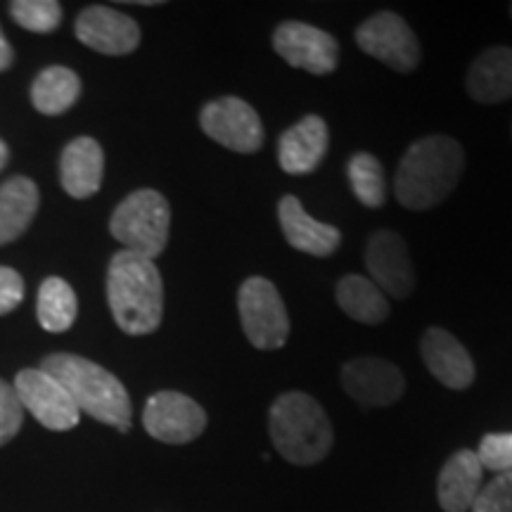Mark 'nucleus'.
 Returning a JSON list of instances; mask_svg holds the SVG:
<instances>
[{"instance_id":"obj_1","label":"nucleus","mask_w":512,"mask_h":512,"mask_svg":"<svg viewBox=\"0 0 512 512\" xmlns=\"http://www.w3.org/2000/svg\"><path fill=\"white\" fill-rule=\"evenodd\" d=\"M465 169L458 140L427 136L408 147L394 176V195L401 207L425 211L437 207L456 190Z\"/></svg>"},{"instance_id":"obj_2","label":"nucleus","mask_w":512,"mask_h":512,"mask_svg":"<svg viewBox=\"0 0 512 512\" xmlns=\"http://www.w3.org/2000/svg\"><path fill=\"white\" fill-rule=\"evenodd\" d=\"M107 304L126 335L155 332L164 316V283L155 261L126 249L114 254L107 268Z\"/></svg>"},{"instance_id":"obj_3","label":"nucleus","mask_w":512,"mask_h":512,"mask_svg":"<svg viewBox=\"0 0 512 512\" xmlns=\"http://www.w3.org/2000/svg\"><path fill=\"white\" fill-rule=\"evenodd\" d=\"M41 370L53 375L67 389L76 408L91 418L128 432L131 427V396L119 377L105 370L98 363L76 354H53L43 361Z\"/></svg>"},{"instance_id":"obj_4","label":"nucleus","mask_w":512,"mask_h":512,"mask_svg":"<svg viewBox=\"0 0 512 512\" xmlns=\"http://www.w3.org/2000/svg\"><path fill=\"white\" fill-rule=\"evenodd\" d=\"M275 451L292 465H316L332 448V425L323 406L304 392H285L268 411Z\"/></svg>"},{"instance_id":"obj_5","label":"nucleus","mask_w":512,"mask_h":512,"mask_svg":"<svg viewBox=\"0 0 512 512\" xmlns=\"http://www.w3.org/2000/svg\"><path fill=\"white\" fill-rule=\"evenodd\" d=\"M171 228V207L162 192L143 188L131 192L114 209L110 219L112 238L124 245L126 252L155 261L166 249Z\"/></svg>"},{"instance_id":"obj_6","label":"nucleus","mask_w":512,"mask_h":512,"mask_svg":"<svg viewBox=\"0 0 512 512\" xmlns=\"http://www.w3.org/2000/svg\"><path fill=\"white\" fill-rule=\"evenodd\" d=\"M240 323L249 344L261 351L280 349L290 337V313L271 280L252 275L238 292Z\"/></svg>"},{"instance_id":"obj_7","label":"nucleus","mask_w":512,"mask_h":512,"mask_svg":"<svg viewBox=\"0 0 512 512\" xmlns=\"http://www.w3.org/2000/svg\"><path fill=\"white\" fill-rule=\"evenodd\" d=\"M356 43L363 53L392 67L394 72L411 74L420 64V43L406 19L396 12H377L356 29Z\"/></svg>"},{"instance_id":"obj_8","label":"nucleus","mask_w":512,"mask_h":512,"mask_svg":"<svg viewBox=\"0 0 512 512\" xmlns=\"http://www.w3.org/2000/svg\"><path fill=\"white\" fill-rule=\"evenodd\" d=\"M200 126L214 143L240 155H252L264 145V124L259 114L233 95L207 102L200 112Z\"/></svg>"},{"instance_id":"obj_9","label":"nucleus","mask_w":512,"mask_h":512,"mask_svg":"<svg viewBox=\"0 0 512 512\" xmlns=\"http://www.w3.org/2000/svg\"><path fill=\"white\" fill-rule=\"evenodd\" d=\"M15 394L24 411L34 415L46 430L67 432L79 425L81 411L76 408L74 399L46 370H19L15 377Z\"/></svg>"},{"instance_id":"obj_10","label":"nucleus","mask_w":512,"mask_h":512,"mask_svg":"<svg viewBox=\"0 0 512 512\" xmlns=\"http://www.w3.org/2000/svg\"><path fill=\"white\" fill-rule=\"evenodd\" d=\"M143 425L150 437L164 444H188L204 432L207 413L190 396L166 389L147 399Z\"/></svg>"},{"instance_id":"obj_11","label":"nucleus","mask_w":512,"mask_h":512,"mask_svg":"<svg viewBox=\"0 0 512 512\" xmlns=\"http://www.w3.org/2000/svg\"><path fill=\"white\" fill-rule=\"evenodd\" d=\"M273 50L290 67L325 76L337 69L339 43L328 31L304 22H283L273 34Z\"/></svg>"},{"instance_id":"obj_12","label":"nucleus","mask_w":512,"mask_h":512,"mask_svg":"<svg viewBox=\"0 0 512 512\" xmlns=\"http://www.w3.org/2000/svg\"><path fill=\"white\" fill-rule=\"evenodd\" d=\"M342 387L361 406H392L406 392L403 373L392 361L377 356H361L344 363Z\"/></svg>"},{"instance_id":"obj_13","label":"nucleus","mask_w":512,"mask_h":512,"mask_svg":"<svg viewBox=\"0 0 512 512\" xmlns=\"http://www.w3.org/2000/svg\"><path fill=\"white\" fill-rule=\"evenodd\" d=\"M366 268L370 280L380 287L384 294L396 299L411 297L415 290V271L411 254L401 235L392 230H377L370 235L366 247Z\"/></svg>"},{"instance_id":"obj_14","label":"nucleus","mask_w":512,"mask_h":512,"mask_svg":"<svg viewBox=\"0 0 512 512\" xmlns=\"http://www.w3.org/2000/svg\"><path fill=\"white\" fill-rule=\"evenodd\" d=\"M74 34L83 46L102 55H128L140 43V27L136 19L107 8V5H91L83 10L76 17Z\"/></svg>"},{"instance_id":"obj_15","label":"nucleus","mask_w":512,"mask_h":512,"mask_svg":"<svg viewBox=\"0 0 512 512\" xmlns=\"http://www.w3.org/2000/svg\"><path fill=\"white\" fill-rule=\"evenodd\" d=\"M330 131L328 124L318 117L299 119L297 124L280 136L278 140V162L280 169L290 176H306L316 171L325 155H328Z\"/></svg>"},{"instance_id":"obj_16","label":"nucleus","mask_w":512,"mask_h":512,"mask_svg":"<svg viewBox=\"0 0 512 512\" xmlns=\"http://www.w3.org/2000/svg\"><path fill=\"white\" fill-rule=\"evenodd\" d=\"M422 361L430 373L448 389H463L475 382V361L467 349L444 328H430L420 339Z\"/></svg>"},{"instance_id":"obj_17","label":"nucleus","mask_w":512,"mask_h":512,"mask_svg":"<svg viewBox=\"0 0 512 512\" xmlns=\"http://www.w3.org/2000/svg\"><path fill=\"white\" fill-rule=\"evenodd\" d=\"M278 221L283 228L285 242L297 252L311 256H330L337 252L342 233L330 223H320L309 216L302 202L294 195H285L278 204Z\"/></svg>"},{"instance_id":"obj_18","label":"nucleus","mask_w":512,"mask_h":512,"mask_svg":"<svg viewBox=\"0 0 512 512\" xmlns=\"http://www.w3.org/2000/svg\"><path fill=\"white\" fill-rule=\"evenodd\" d=\"M105 176V152L98 140L76 138L62 150L60 181L74 200H88L100 190Z\"/></svg>"},{"instance_id":"obj_19","label":"nucleus","mask_w":512,"mask_h":512,"mask_svg":"<svg viewBox=\"0 0 512 512\" xmlns=\"http://www.w3.org/2000/svg\"><path fill=\"white\" fill-rule=\"evenodd\" d=\"M484 467L479 463L477 453L470 448L453 453L441 467L437 496L439 505L446 512H470L472 503L482 491Z\"/></svg>"},{"instance_id":"obj_20","label":"nucleus","mask_w":512,"mask_h":512,"mask_svg":"<svg viewBox=\"0 0 512 512\" xmlns=\"http://www.w3.org/2000/svg\"><path fill=\"white\" fill-rule=\"evenodd\" d=\"M467 93L482 105L512 98V48L494 46L475 57L467 72Z\"/></svg>"},{"instance_id":"obj_21","label":"nucleus","mask_w":512,"mask_h":512,"mask_svg":"<svg viewBox=\"0 0 512 512\" xmlns=\"http://www.w3.org/2000/svg\"><path fill=\"white\" fill-rule=\"evenodd\" d=\"M38 204L36 183L27 176H15L0 185V245L17 240L34 221Z\"/></svg>"},{"instance_id":"obj_22","label":"nucleus","mask_w":512,"mask_h":512,"mask_svg":"<svg viewBox=\"0 0 512 512\" xmlns=\"http://www.w3.org/2000/svg\"><path fill=\"white\" fill-rule=\"evenodd\" d=\"M337 304L339 309L347 313L349 318L358 323L377 325L389 318V302L387 294L377 287L366 275L349 273L337 283Z\"/></svg>"},{"instance_id":"obj_23","label":"nucleus","mask_w":512,"mask_h":512,"mask_svg":"<svg viewBox=\"0 0 512 512\" xmlns=\"http://www.w3.org/2000/svg\"><path fill=\"white\" fill-rule=\"evenodd\" d=\"M81 98V79L67 67H48L31 86V102L41 114L57 117L72 110Z\"/></svg>"},{"instance_id":"obj_24","label":"nucleus","mask_w":512,"mask_h":512,"mask_svg":"<svg viewBox=\"0 0 512 512\" xmlns=\"http://www.w3.org/2000/svg\"><path fill=\"white\" fill-rule=\"evenodd\" d=\"M76 313H79V302H76L72 285L57 275L43 280L36 302V316L41 328L48 332H67L74 325Z\"/></svg>"},{"instance_id":"obj_25","label":"nucleus","mask_w":512,"mask_h":512,"mask_svg":"<svg viewBox=\"0 0 512 512\" xmlns=\"http://www.w3.org/2000/svg\"><path fill=\"white\" fill-rule=\"evenodd\" d=\"M349 183L356 200L368 209H380L387 200V181L380 159L370 152H356L349 159Z\"/></svg>"},{"instance_id":"obj_26","label":"nucleus","mask_w":512,"mask_h":512,"mask_svg":"<svg viewBox=\"0 0 512 512\" xmlns=\"http://www.w3.org/2000/svg\"><path fill=\"white\" fill-rule=\"evenodd\" d=\"M10 15L22 29L34 34H50L60 27L62 5L55 0H12Z\"/></svg>"},{"instance_id":"obj_27","label":"nucleus","mask_w":512,"mask_h":512,"mask_svg":"<svg viewBox=\"0 0 512 512\" xmlns=\"http://www.w3.org/2000/svg\"><path fill=\"white\" fill-rule=\"evenodd\" d=\"M477 458L482 463L484 470L496 472H510L512 470V432H496L486 434V437L479 441Z\"/></svg>"},{"instance_id":"obj_28","label":"nucleus","mask_w":512,"mask_h":512,"mask_svg":"<svg viewBox=\"0 0 512 512\" xmlns=\"http://www.w3.org/2000/svg\"><path fill=\"white\" fill-rule=\"evenodd\" d=\"M470 512H512V470L501 472L482 486Z\"/></svg>"},{"instance_id":"obj_29","label":"nucleus","mask_w":512,"mask_h":512,"mask_svg":"<svg viewBox=\"0 0 512 512\" xmlns=\"http://www.w3.org/2000/svg\"><path fill=\"white\" fill-rule=\"evenodd\" d=\"M24 420V408L19 403L15 387H10L8 382L0 380V446L8 444L10 439H15Z\"/></svg>"},{"instance_id":"obj_30","label":"nucleus","mask_w":512,"mask_h":512,"mask_svg":"<svg viewBox=\"0 0 512 512\" xmlns=\"http://www.w3.org/2000/svg\"><path fill=\"white\" fill-rule=\"evenodd\" d=\"M24 280L15 268L0 266V316H8L22 304Z\"/></svg>"},{"instance_id":"obj_31","label":"nucleus","mask_w":512,"mask_h":512,"mask_svg":"<svg viewBox=\"0 0 512 512\" xmlns=\"http://www.w3.org/2000/svg\"><path fill=\"white\" fill-rule=\"evenodd\" d=\"M12 60H15V50H12L10 41L5 38L3 29H0V72H5V69L12 67Z\"/></svg>"},{"instance_id":"obj_32","label":"nucleus","mask_w":512,"mask_h":512,"mask_svg":"<svg viewBox=\"0 0 512 512\" xmlns=\"http://www.w3.org/2000/svg\"><path fill=\"white\" fill-rule=\"evenodd\" d=\"M8 159H10V150H8V145H5L3 140H0V169H3V166L8 164Z\"/></svg>"},{"instance_id":"obj_33","label":"nucleus","mask_w":512,"mask_h":512,"mask_svg":"<svg viewBox=\"0 0 512 512\" xmlns=\"http://www.w3.org/2000/svg\"><path fill=\"white\" fill-rule=\"evenodd\" d=\"M510 17H512V5H510Z\"/></svg>"}]
</instances>
